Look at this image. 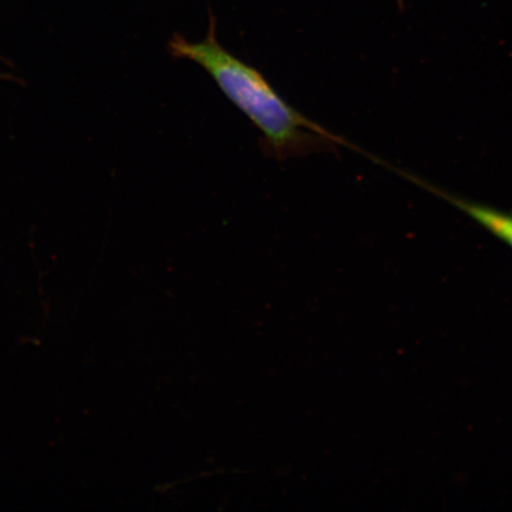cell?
<instances>
[{"label":"cell","instance_id":"6da1fadb","mask_svg":"<svg viewBox=\"0 0 512 512\" xmlns=\"http://www.w3.org/2000/svg\"><path fill=\"white\" fill-rule=\"evenodd\" d=\"M169 51L175 59L194 62L206 70L226 98L258 128L260 146L267 157L284 162L342 142L281 98L259 69L223 48L217 41L213 16L203 41L190 42L175 35Z\"/></svg>","mask_w":512,"mask_h":512},{"label":"cell","instance_id":"7a4b0ae2","mask_svg":"<svg viewBox=\"0 0 512 512\" xmlns=\"http://www.w3.org/2000/svg\"><path fill=\"white\" fill-rule=\"evenodd\" d=\"M435 192H438L441 197L451 202L454 207L463 210L473 220L482 224L485 229H488L489 232L512 247V215L486 206H480L477 203L466 202L458 197L443 194L440 191Z\"/></svg>","mask_w":512,"mask_h":512}]
</instances>
